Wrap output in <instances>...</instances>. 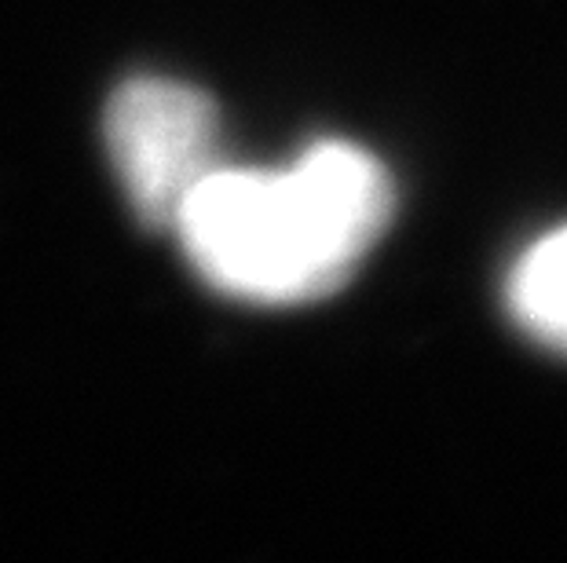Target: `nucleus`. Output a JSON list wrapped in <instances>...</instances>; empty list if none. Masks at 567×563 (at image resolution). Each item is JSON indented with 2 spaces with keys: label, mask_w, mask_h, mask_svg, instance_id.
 <instances>
[{
  "label": "nucleus",
  "mask_w": 567,
  "mask_h": 563,
  "mask_svg": "<svg viewBox=\"0 0 567 563\" xmlns=\"http://www.w3.org/2000/svg\"><path fill=\"white\" fill-rule=\"evenodd\" d=\"M392 212L389 169L355 143L322 139L289 169H213L179 206L173 234L216 293L289 307L341 290Z\"/></svg>",
  "instance_id": "obj_1"
},
{
  "label": "nucleus",
  "mask_w": 567,
  "mask_h": 563,
  "mask_svg": "<svg viewBox=\"0 0 567 563\" xmlns=\"http://www.w3.org/2000/svg\"><path fill=\"white\" fill-rule=\"evenodd\" d=\"M106 154L136 220L173 231L187 195L220 169V114L173 77H132L106 106Z\"/></svg>",
  "instance_id": "obj_2"
},
{
  "label": "nucleus",
  "mask_w": 567,
  "mask_h": 563,
  "mask_svg": "<svg viewBox=\"0 0 567 563\" xmlns=\"http://www.w3.org/2000/svg\"><path fill=\"white\" fill-rule=\"evenodd\" d=\"M505 307L530 341L567 355V223L542 234L513 263Z\"/></svg>",
  "instance_id": "obj_3"
}]
</instances>
